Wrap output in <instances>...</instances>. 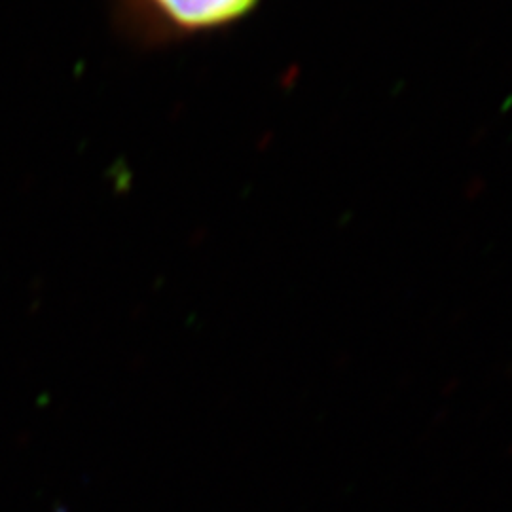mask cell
<instances>
[{
  "instance_id": "obj_1",
  "label": "cell",
  "mask_w": 512,
  "mask_h": 512,
  "mask_svg": "<svg viewBox=\"0 0 512 512\" xmlns=\"http://www.w3.org/2000/svg\"><path fill=\"white\" fill-rule=\"evenodd\" d=\"M262 0H110L114 31L141 50H164L226 31Z\"/></svg>"
}]
</instances>
